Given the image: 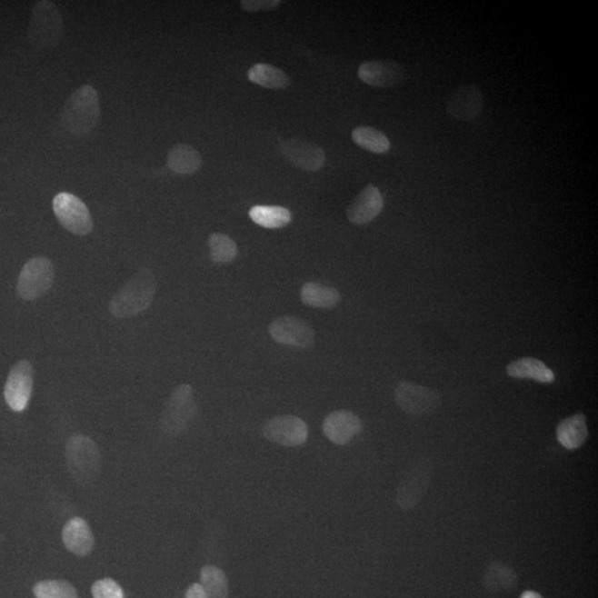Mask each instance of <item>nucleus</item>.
Masks as SVG:
<instances>
[{"label": "nucleus", "instance_id": "obj_26", "mask_svg": "<svg viewBox=\"0 0 598 598\" xmlns=\"http://www.w3.org/2000/svg\"><path fill=\"white\" fill-rule=\"evenodd\" d=\"M200 585L209 598H229V581L225 573L215 565H205L200 572Z\"/></svg>", "mask_w": 598, "mask_h": 598}, {"label": "nucleus", "instance_id": "obj_16", "mask_svg": "<svg viewBox=\"0 0 598 598\" xmlns=\"http://www.w3.org/2000/svg\"><path fill=\"white\" fill-rule=\"evenodd\" d=\"M384 209V200L378 187L368 184L347 207L349 222L364 225L376 219Z\"/></svg>", "mask_w": 598, "mask_h": 598}, {"label": "nucleus", "instance_id": "obj_28", "mask_svg": "<svg viewBox=\"0 0 598 598\" xmlns=\"http://www.w3.org/2000/svg\"><path fill=\"white\" fill-rule=\"evenodd\" d=\"M209 247L212 261L215 264H229L237 255L235 242L222 233H213L209 237Z\"/></svg>", "mask_w": 598, "mask_h": 598}, {"label": "nucleus", "instance_id": "obj_18", "mask_svg": "<svg viewBox=\"0 0 598 598\" xmlns=\"http://www.w3.org/2000/svg\"><path fill=\"white\" fill-rule=\"evenodd\" d=\"M63 542L71 553L83 557L94 550L95 536L87 522L74 518L64 526Z\"/></svg>", "mask_w": 598, "mask_h": 598}, {"label": "nucleus", "instance_id": "obj_14", "mask_svg": "<svg viewBox=\"0 0 598 598\" xmlns=\"http://www.w3.org/2000/svg\"><path fill=\"white\" fill-rule=\"evenodd\" d=\"M363 422L349 410H337L329 414L323 424V432L329 441L337 445H346L363 432Z\"/></svg>", "mask_w": 598, "mask_h": 598}, {"label": "nucleus", "instance_id": "obj_27", "mask_svg": "<svg viewBox=\"0 0 598 598\" xmlns=\"http://www.w3.org/2000/svg\"><path fill=\"white\" fill-rule=\"evenodd\" d=\"M354 144L362 149L383 154L390 150V141L387 135L372 126H358L352 134Z\"/></svg>", "mask_w": 598, "mask_h": 598}, {"label": "nucleus", "instance_id": "obj_2", "mask_svg": "<svg viewBox=\"0 0 598 598\" xmlns=\"http://www.w3.org/2000/svg\"><path fill=\"white\" fill-rule=\"evenodd\" d=\"M101 109L97 90L85 85L65 101L63 123L71 135L84 136L95 128Z\"/></svg>", "mask_w": 598, "mask_h": 598}, {"label": "nucleus", "instance_id": "obj_20", "mask_svg": "<svg viewBox=\"0 0 598 598\" xmlns=\"http://www.w3.org/2000/svg\"><path fill=\"white\" fill-rule=\"evenodd\" d=\"M509 376L516 379H532L541 384H551L555 374L543 362L533 357L520 358L506 367Z\"/></svg>", "mask_w": 598, "mask_h": 598}, {"label": "nucleus", "instance_id": "obj_8", "mask_svg": "<svg viewBox=\"0 0 598 598\" xmlns=\"http://www.w3.org/2000/svg\"><path fill=\"white\" fill-rule=\"evenodd\" d=\"M263 435L271 443L283 447H299L308 439V427L306 423L296 415H277L264 424Z\"/></svg>", "mask_w": 598, "mask_h": 598}, {"label": "nucleus", "instance_id": "obj_3", "mask_svg": "<svg viewBox=\"0 0 598 598\" xmlns=\"http://www.w3.org/2000/svg\"><path fill=\"white\" fill-rule=\"evenodd\" d=\"M65 460L71 476L81 485H90L98 479L101 455L98 445L87 435H73L65 444Z\"/></svg>", "mask_w": 598, "mask_h": 598}, {"label": "nucleus", "instance_id": "obj_30", "mask_svg": "<svg viewBox=\"0 0 598 598\" xmlns=\"http://www.w3.org/2000/svg\"><path fill=\"white\" fill-rule=\"evenodd\" d=\"M94 598H125L123 587L113 579H103L93 585Z\"/></svg>", "mask_w": 598, "mask_h": 598}, {"label": "nucleus", "instance_id": "obj_24", "mask_svg": "<svg viewBox=\"0 0 598 598\" xmlns=\"http://www.w3.org/2000/svg\"><path fill=\"white\" fill-rule=\"evenodd\" d=\"M518 583L516 573L509 565L501 562H493L484 573L483 584L491 593L513 589Z\"/></svg>", "mask_w": 598, "mask_h": 598}, {"label": "nucleus", "instance_id": "obj_32", "mask_svg": "<svg viewBox=\"0 0 598 598\" xmlns=\"http://www.w3.org/2000/svg\"><path fill=\"white\" fill-rule=\"evenodd\" d=\"M185 598H209L199 583H194L186 590Z\"/></svg>", "mask_w": 598, "mask_h": 598}, {"label": "nucleus", "instance_id": "obj_23", "mask_svg": "<svg viewBox=\"0 0 598 598\" xmlns=\"http://www.w3.org/2000/svg\"><path fill=\"white\" fill-rule=\"evenodd\" d=\"M247 77L255 85L267 89H284L290 85L288 75L275 65L257 64L248 70Z\"/></svg>", "mask_w": 598, "mask_h": 598}, {"label": "nucleus", "instance_id": "obj_17", "mask_svg": "<svg viewBox=\"0 0 598 598\" xmlns=\"http://www.w3.org/2000/svg\"><path fill=\"white\" fill-rule=\"evenodd\" d=\"M430 481L429 469H414L402 480L398 486L397 502L403 510H410L418 505L425 493Z\"/></svg>", "mask_w": 598, "mask_h": 598}, {"label": "nucleus", "instance_id": "obj_33", "mask_svg": "<svg viewBox=\"0 0 598 598\" xmlns=\"http://www.w3.org/2000/svg\"><path fill=\"white\" fill-rule=\"evenodd\" d=\"M520 598H544L539 593L534 592V591H525L523 594L521 595Z\"/></svg>", "mask_w": 598, "mask_h": 598}, {"label": "nucleus", "instance_id": "obj_29", "mask_svg": "<svg viewBox=\"0 0 598 598\" xmlns=\"http://www.w3.org/2000/svg\"><path fill=\"white\" fill-rule=\"evenodd\" d=\"M34 595L35 598H78V592L67 581L48 580L34 586Z\"/></svg>", "mask_w": 598, "mask_h": 598}, {"label": "nucleus", "instance_id": "obj_11", "mask_svg": "<svg viewBox=\"0 0 598 598\" xmlns=\"http://www.w3.org/2000/svg\"><path fill=\"white\" fill-rule=\"evenodd\" d=\"M268 331L274 341L287 346L309 348L315 342V333L312 326L303 319L294 316L277 318L271 324Z\"/></svg>", "mask_w": 598, "mask_h": 598}, {"label": "nucleus", "instance_id": "obj_31", "mask_svg": "<svg viewBox=\"0 0 598 598\" xmlns=\"http://www.w3.org/2000/svg\"><path fill=\"white\" fill-rule=\"evenodd\" d=\"M280 0H244L241 7L248 13L268 12L280 6Z\"/></svg>", "mask_w": 598, "mask_h": 598}, {"label": "nucleus", "instance_id": "obj_7", "mask_svg": "<svg viewBox=\"0 0 598 598\" xmlns=\"http://www.w3.org/2000/svg\"><path fill=\"white\" fill-rule=\"evenodd\" d=\"M53 209L60 224L75 235H88L94 229V222L87 205L79 197L62 192L55 196Z\"/></svg>", "mask_w": 598, "mask_h": 598}, {"label": "nucleus", "instance_id": "obj_1", "mask_svg": "<svg viewBox=\"0 0 598 598\" xmlns=\"http://www.w3.org/2000/svg\"><path fill=\"white\" fill-rule=\"evenodd\" d=\"M156 291L154 274L148 268L139 271L111 299L110 312L116 318L138 315L154 302Z\"/></svg>", "mask_w": 598, "mask_h": 598}, {"label": "nucleus", "instance_id": "obj_6", "mask_svg": "<svg viewBox=\"0 0 598 598\" xmlns=\"http://www.w3.org/2000/svg\"><path fill=\"white\" fill-rule=\"evenodd\" d=\"M53 263L45 257L28 261L20 273L17 284L19 296L25 301H35L50 291L54 284Z\"/></svg>", "mask_w": 598, "mask_h": 598}, {"label": "nucleus", "instance_id": "obj_22", "mask_svg": "<svg viewBox=\"0 0 598 598\" xmlns=\"http://www.w3.org/2000/svg\"><path fill=\"white\" fill-rule=\"evenodd\" d=\"M248 214L253 222L265 229H282L292 222V213L283 206L256 205Z\"/></svg>", "mask_w": 598, "mask_h": 598}, {"label": "nucleus", "instance_id": "obj_5", "mask_svg": "<svg viewBox=\"0 0 598 598\" xmlns=\"http://www.w3.org/2000/svg\"><path fill=\"white\" fill-rule=\"evenodd\" d=\"M196 414L194 388L190 384H180L171 394L160 419L161 432L174 438L184 434Z\"/></svg>", "mask_w": 598, "mask_h": 598}, {"label": "nucleus", "instance_id": "obj_13", "mask_svg": "<svg viewBox=\"0 0 598 598\" xmlns=\"http://www.w3.org/2000/svg\"><path fill=\"white\" fill-rule=\"evenodd\" d=\"M358 77L372 87L392 88L403 83L405 70L394 60H369L359 67Z\"/></svg>", "mask_w": 598, "mask_h": 598}, {"label": "nucleus", "instance_id": "obj_25", "mask_svg": "<svg viewBox=\"0 0 598 598\" xmlns=\"http://www.w3.org/2000/svg\"><path fill=\"white\" fill-rule=\"evenodd\" d=\"M301 299L307 306L333 308L341 301V295L334 288L324 286L315 282L306 283L301 291Z\"/></svg>", "mask_w": 598, "mask_h": 598}, {"label": "nucleus", "instance_id": "obj_21", "mask_svg": "<svg viewBox=\"0 0 598 598\" xmlns=\"http://www.w3.org/2000/svg\"><path fill=\"white\" fill-rule=\"evenodd\" d=\"M166 164L176 174H194L201 169L202 156L194 146L176 145L167 154Z\"/></svg>", "mask_w": 598, "mask_h": 598}, {"label": "nucleus", "instance_id": "obj_9", "mask_svg": "<svg viewBox=\"0 0 598 598\" xmlns=\"http://www.w3.org/2000/svg\"><path fill=\"white\" fill-rule=\"evenodd\" d=\"M398 407L405 414L420 415L434 412L441 404V396L435 390L418 384L402 382L394 392Z\"/></svg>", "mask_w": 598, "mask_h": 598}, {"label": "nucleus", "instance_id": "obj_15", "mask_svg": "<svg viewBox=\"0 0 598 598\" xmlns=\"http://www.w3.org/2000/svg\"><path fill=\"white\" fill-rule=\"evenodd\" d=\"M280 150L284 158L302 170L317 171L326 162L325 152L312 142L288 139L282 142Z\"/></svg>", "mask_w": 598, "mask_h": 598}, {"label": "nucleus", "instance_id": "obj_4", "mask_svg": "<svg viewBox=\"0 0 598 598\" xmlns=\"http://www.w3.org/2000/svg\"><path fill=\"white\" fill-rule=\"evenodd\" d=\"M64 35V19L57 5L48 0L35 3L28 29L29 43L37 49H52L62 42Z\"/></svg>", "mask_w": 598, "mask_h": 598}, {"label": "nucleus", "instance_id": "obj_10", "mask_svg": "<svg viewBox=\"0 0 598 598\" xmlns=\"http://www.w3.org/2000/svg\"><path fill=\"white\" fill-rule=\"evenodd\" d=\"M34 386L33 364L28 361H20L10 370L5 384V399L10 408L22 413L27 408L32 397Z\"/></svg>", "mask_w": 598, "mask_h": 598}, {"label": "nucleus", "instance_id": "obj_12", "mask_svg": "<svg viewBox=\"0 0 598 598\" xmlns=\"http://www.w3.org/2000/svg\"><path fill=\"white\" fill-rule=\"evenodd\" d=\"M484 108V98L478 87L473 85H460L449 95L447 114L459 121H473L479 118Z\"/></svg>", "mask_w": 598, "mask_h": 598}, {"label": "nucleus", "instance_id": "obj_19", "mask_svg": "<svg viewBox=\"0 0 598 598\" xmlns=\"http://www.w3.org/2000/svg\"><path fill=\"white\" fill-rule=\"evenodd\" d=\"M587 437H589V429H587L585 414H573L557 425L556 438L567 450L581 448Z\"/></svg>", "mask_w": 598, "mask_h": 598}]
</instances>
